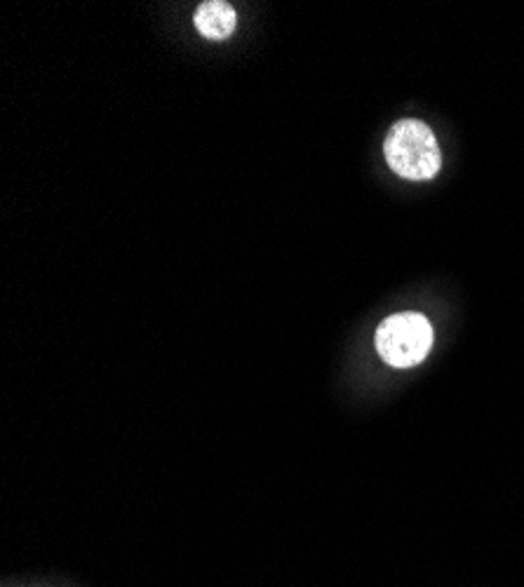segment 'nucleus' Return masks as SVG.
<instances>
[{
	"instance_id": "obj_1",
	"label": "nucleus",
	"mask_w": 524,
	"mask_h": 587,
	"mask_svg": "<svg viewBox=\"0 0 524 587\" xmlns=\"http://www.w3.org/2000/svg\"><path fill=\"white\" fill-rule=\"evenodd\" d=\"M386 160L402 179L426 181L440 172L442 158L431 127L421 120H400L388 134Z\"/></svg>"
},
{
	"instance_id": "obj_2",
	"label": "nucleus",
	"mask_w": 524,
	"mask_h": 587,
	"mask_svg": "<svg viewBox=\"0 0 524 587\" xmlns=\"http://www.w3.org/2000/svg\"><path fill=\"white\" fill-rule=\"evenodd\" d=\"M433 346V327L421 313H398L381 322L376 350L391 367H414Z\"/></svg>"
},
{
	"instance_id": "obj_3",
	"label": "nucleus",
	"mask_w": 524,
	"mask_h": 587,
	"mask_svg": "<svg viewBox=\"0 0 524 587\" xmlns=\"http://www.w3.org/2000/svg\"><path fill=\"white\" fill-rule=\"evenodd\" d=\"M235 22V10L224 0H210L203 3L196 12V29L210 40H224L233 33Z\"/></svg>"
}]
</instances>
